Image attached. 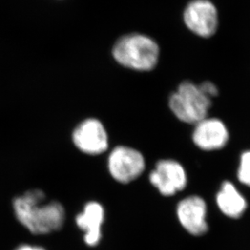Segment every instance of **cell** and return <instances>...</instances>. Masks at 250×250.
<instances>
[{
    "label": "cell",
    "instance_id": "cell-1",
    "mask_svg": "<svg viewBox=\"0 0 250 250\" xmlns=\"http://www.w3.org/2000/svg\"><path fill=\"white\" fill-rule=\"evenodd\" d=\"M45 195L40 189H32L13 201L17 219L31 233L45 235L59 231L63 226L65 210L56 201L45 203Z\"/></svg>",
    "mask_w": 250,
    "mask_h": 250
},
{
    "label": "cell",
    "instance_id": "cell-2",
    "mask_svg": "<svg viewBox=\"0 0 250 250\" xmlns=\"http://www.w3.org/2000/svg\"><path fill=\"white\" fill-rule=\"evenodd\" d=\"M112 54L122 66L135 71H148L155 68L158 62L160 48L147 36L130 33L116 42Z\"/></svg>",
    "mask_w": 250,
    "mask_h": 250
},
{
    "label": "cell",
    "instance_id": "cell-3",
    "mask_svg": "<svg viewBox=\"0 0 250 250\" xmlns=\"http://www.w3.org/2000/svg\"><path fill=\"white\" fill-rule=\"evenodd\" d=\"M171 111L183 123L196 124L207 118L211 99L204 94L199 85L185 81L168 101Z\"/></svg>",
    "mask_w": 250,
    "mask_h": 250
},
{
    "label": "cell",
    "instance_id": "cell-4",
    "mask_svg": "<svg viewBox=\"0 0 250 250\" xmlns=\"http://www.w3.org/2000/svg\"><path fill=\"white\" fill-rule=\"evenodd\" d=\"M108 167L113 179L127 184L143 173L145 161L137 150L129 146H118L109 155Z\"/></svg>",
    "mask_w": 250,
    "mask_h": 250
},
{
    "label": "cell",
    "instance_id": "cell-5",
    "mask_svg": "<svg viewBox=\"0 0 250 250\" xmlns=\"http://www.w3.org/2000/svg\"><path fill=\"white\" fill-rule=\"evenodd\" d=\"M183 19L187 28L202 38L214 35L219 24L217 9L208 0H194L189 2L185 9Z\"/></svg>",
    "mask_w": 250,
    "mask_h": 250
},
{
    "label": "cell",
    "instance_id": "cell-6",
    "mask_svg": "<svg viewBox=\"0 0 250 250\" xmlns=\"http://www.w3.org/2000/svg\"><path fill=\"white\" fill-rule=\"evenodd\" d=\"M72 141L80 151L92 156L103 153L109 145L106 130L96 118H87L80 123L74 130Z\"/></svg>",
    "mask_w": 250,
    "mask_h": 250
},
{
    "label": "cell",
    "instance_id": "cell-7",
    "mask_svg": "<svg viewBox=\"0 0 250 250\" xmlns=\"http://www.w3.org/2000/svg\"><path fill=\"white\" fill-rule=\"evenodd\" d=\"M149 180L154 187L165 196L174 195L185 189L187 184V172L181 164L172 160H163L156 164Z\"/></svg>",
    "mask_w": 250,
    "mask_h": 250
},
{
    "label": "cell",
    "instance_id": "cell-8",
    "mask_svg": "<svg viewBox=\"0 0 250 250\" xmlns=\"http://www.w3.org/2000/svg\"><path fill=\"white\" fill-rule=\"evenodd\" d=\"M177 215L182 226L193 236H203L208 231L207 204L198 196H189L180 202Z\"/></svg>",
    "mask_w": 250,
    "mask_h": 250
},
{
    "label": "cell",
    "instance_id": "cell-9",
    "mask_svg": "<svg viewBox=\"0 0 250 250\" xmlns=\"http://www.w3.org/2000/svg\"><path fill=\"white\" fill-rule=\"evenodd\" d=\"M195 125L193 140L199 148L205 151L219 150L229 141V131L220 119L206 118Z\"/></svg>",
    "mask_w": 250,
    "mask_h": 250
},
{
    "label": "cell",
    "instance_id": "cell-10",
    "mask_svg": "<svg viewBox=\"0 0 250 250\" xmlns=\"http://www.w3.org/2000/svg\"><path fill=\"white\" fill-rule=\"evenodd\" d=\"M104 218V208L97 202L87 203L83 212L76 216V224L82 231H84L83 238L87 246H97L101 241Z\"/></svg>",
    "mask_w": 250,
    "mask_h": 250
},
{
    "label": "cell",
    "instance_id": "cell-11",
    "mask_svg": "<svg viewBox=\"0 0 250 250\" xmlns=\"http://www.w3.org/2000/svg\"><path fill=\"white\" fill-rule=\"evenodd\" d=\"M216 203L220 210L228 217L238 219L247 208L246 198L239 193L232 183L224 182L216 196Z\"/></svg>",
    "mask_w": 250,
    "mask_h": 250
},
{
    "label": "cell",
    "instance_id": "cell-12",
    "mask_svg": "<svg viewBox=\"0 0 250 250\" xmlns=\"http://www.w3.org/2000/svg\"><path fill=\"white\" fill-rule=\"evenodd\" d=\"M237 176L242 184L250 187V151L241 155Z\"/></svg>",
    "mask_w": 250,
    "mask_h": 250
},
{
    "label": "cell",
    "instance_id": "cell-13",
    "mask_svg": "<svg viewBox=\"0 0 250 250\" xmlns=\"http://www.w3.org/2000/svg\"><path fill=\"white\" fill-rule=\"evenodd\" d=\"M198 85H199L201 90L204 92V94L208 96L210 99H211L212 97H216L219 94V90H218L217 87L211 82L206 81V82H203Z\"/></svg>",
    "mask_w": 250,
    "mask_h": 250
},
{
    "label": "cell",
    "instance_id": "cell-14",
    "mask_svg": "<svg viewBox=\"0 0 250 250\" xmlns=\"http://www.w3.org/2000/svg\"><path fill=\"white\" fill-rule=\"evenodd\" d=\"M16 250H45V249L42 248V247H33V246H20Z\"/></svg>",
    "mask_w": 250,
    "mask_h": 250
}]
</instances>
